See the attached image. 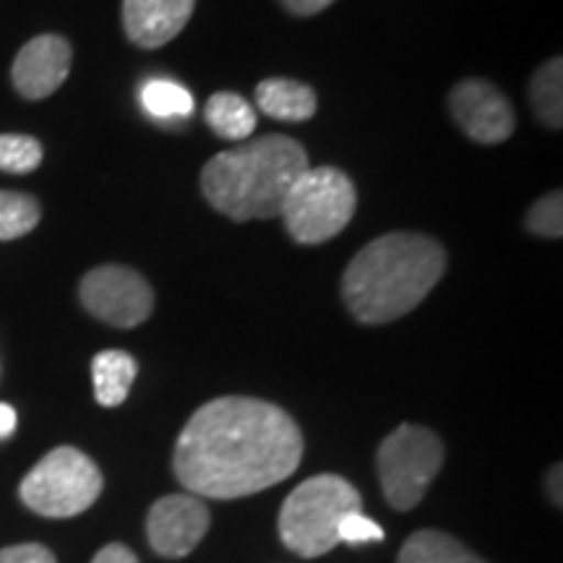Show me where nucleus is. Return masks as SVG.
I'll return each mask as SVG.
<instances>
[{
    "label": "nucleus",
    "instance_id": "26",
    "mask_svg": "<svg viewBox=\"0 0 563 563\" xmlns=\"http://www.w3.org/2000/svg\"><path fill=\"white\" fill-rule=\"evenodd\" d=\"M16 431V410L11 405H0V439Z\"/></svg>",
    "mask_w": 563,
    "mask_h": 563
},
{
    "label": "nucleus",
    "instance_id": "16",
    "mask_svg": "<svg viewBox=\"0 0 563 563\" xmlns=\"http://www.w3.org/2000/svg\"><path fill=\"white\" fill-rule=\"evenodd\" d=\"M203 121L220 139L243 141L256 131V110L235 91H217L207 100Z\"/></svg>",
    "mask_w": 563,
    "mask_h": 563
},
{
    "label": "nucleus",
    "instance_id": "18",
    "mask_svg": "<svg viewBox=\"0 0 563 563\" xmlns=\"http://www.w3.org/2000/svg\"><path fill=\"white\" fill-rule=\"evenodd\" d=\"M42 209L34 196L0 191V241H16L30 235L40 224Z\"/></svg>",
    "mask_w": 563,
    "mask_h": 563
},
{
    "label": "nucleus",
    "instance_id": "14",
    "mask_svg": "<svg viewBox=\"0 0 563 563\" xmlns=\"http://www.w3.org/2000/svg\"><path fill=\"white\" fill-rule=\"evenodd\" d=\"M139 363L125 350H102L91 361V384L95 397L102 407H118L125 402L133 382H136Z\"/></svg>",
    "mask_w": 563,
    "mask_h": 563
},
{
    "label": "nucleus",
    "instance_id": "25",
    "mask_svg": "<svg viewBox=\"0 0 563 563\" xmlns=\"http://www.w3.org/2000/svg\"><path fill=\"white\" fill-rule=\"evenodd\" d=\"M279 3L295 16H316V13L327 11L334 0H279Z\"/></svg>",
    "mask_w": 563,
    "mask_h": 563
},
{
    "label": "nucleus",
    "instance_id": "7",
    "mask_svg": "<svg viewBox=\"0 0 563 563\" xmlns=\"http://www.w3.org/2000/svg\"><path fill=\"white\" fill-rule=\"evenodd\" d=\"M443 441L422 426H399L378 446L376 467L391 509L410 511L422 501L443 467Z\"/></svg>",
    "mask_w": 563,
    "mask_h": 563
},
{
    "label": "nucleus",
    "instance_id": "4",
    "mask_svg": "<svg viewBox=\"0 0 563 563\" xmlns=\"http://www.w3.org/2000/svg\"><path fill=\"white\" fill-rule=\"evenodd\" d=\"M352 511H363L355 485L342 475H313L282 504L279 540L300 559H319L340 545V525Z\"/></svg>",
    "mask_w": 563,
    "mask_h": 563
},
{
    "label": "nucleus",
    "instance_id": "13",
    "mask_svg": "<svg viewBox=\"0 0 563 563\" xmlns=\"http://www.w3.org/2000/svg\"><path fill=\"white\" fill-rule=\"evenodd\" d=\"M256 104L264 115L285 123L311 121L319 110L316 91L292 79H264L256 87Z\"/></svg>",
    "mask_w": 563,
    "mask_h": 563
},
{
    "label": "nucleus",
    "instance_id": "22",
    "mask_svg": "<svg viewBox=\"0 0 563 563\" xmlns=\"http://www.w3.org/2000/svg\"><path fill=\"white\" fill-rule=\"evenodd\" d=\"M386 538L384 527L376 519L365 517L363 511H352L340 525V543L363 545V543H382Z\"/></svg>",
    "mask_w": 563,
    "mask_h": 563
},
{
    "label": "nucleus",
    "instance_id": "3",
    "mask_svg": "<svg viewBox=\"0 0 563 563\" xmlns=\"http://www.w3.org/2000/svg\"><path fill=\"white\" fill-rule=\"evenodd\" d=\"M308 167L302 144L269 133L214 154L201 170V191L232 222L272 220L279 217L287 191Z\"/></svg>",
    "mask_w": 563,
    "mask_h": 563
},
{
    "label": "nucleus",
    "instance_id": "15",
    "mask_svg": "<svg viewBox=\"0 0 563 563\" xmlns=\"http://www.w3.org/2000/svg\"><path fill=\"white\" fill-rule=\"evenodd\" d=\"M397 563H488L475 551L439 530H420L399 548Z\"/></svg>",
    "mask_w": 563,
    "mask_h": 563
},
{
    "label": "nucleus",
    "instance_id": "1",
    "mask_svg": "<svg viewBox=\"0 0 563 563\" xmlns=\"http://www.w3.org/2000/svg\"><path fill=\"white\" fill-rule=\"evenodd\" d=\"M302 460L292 415L256 397H220L199 407L175 441L173 473L199 498H249L287 481Z\"/></svg>",
    "mask_w": 563,
    "mask_h": 563
},
{
    "label": "nucleus",
    "instance_id": "5",
    "mask_svg": "<svg viewBox=\"0 0 563 563\" xmlns=\"http://www.w3.org/2000/svg\"><path fill=\"white\" fill-rule=\"evenodd\" d=\"M104 477L95 460L74 446L47 452L19 485L21 504L47 519L79 517L97 504Z\"/></svg>",
    "mask_w": 563,
    "mask_h": 563
},
{
    "label": "nucleus",
    "instance_id": "27",
    "mask_svg": "<svg viewBox=\"0 0 563 563\" xmlns=\"http://www.w3.org/2000/svg\"><path fill=\"white\" fill-rule=\"evenodd\" d=\"M548 485H551V496L555 498V506H561V464H555V470H551Z\"/></svg>",
    "mask_w": 563,
    "mask_h": 563
},
{
    "label": "nucleus",
    "instance_id": "24",
    "mask_svg": "<svg viewBox=\"0 0 563 563\" xmlns=\"http://www.w3.org/2000/svg\"><path fill=\"white\" fill-rule=\"evenodd\" d=\"M91 563H139V559L129 545L110 543V545H104L102 551L95 555V559H91Z\"/></svg>",
    "mask_w": 563,
    "mask_h": 563
},
{
    "label": "nucleus",
    "instance_id": "20",
    "mask_svg": "<svg viewBox=\"0 0 563 563\" xmlns=\"http://www.w3.org/2000/svg\"><path fill=\"white\" fill-rule=\"evenodd\" d=\"M42 165V144L21 133H0V170L26 175Z\"/></svg>",
    "mask_w": 563,
    "mask_h": 563
},
{
    "label": "nucleus",
    "instance_id": "8",
    "mask_svg": "<svg viewBox=\"0 0 563 563\" xmlns=\"http://www.w3.org/2000/svg\"><path fill=\"white\" fill-rule=\"evenodd\" d=\"M81 306L115 329H133L154 311V292L139 272L121 264L91 269L79 287Z\"/></svg>",
    "mask_w": 563,
    "mask_h": 563
},
{
    "label": "nucleus",
    "instance_id": "23",
    "mask_svg": "<svg viewBox=\"0 0 563 563\" xmlns=\"http://www.w3.org/2000/svg\"><path fill=\"white\" fill-rule=\"evenodd\" d=\"M0 563H58L55 553L42 543L9 545L0 551Z\"/></svg>",
    "mask_w": 563,
    "mask_h": 563
},
{
    "label": "nucleus",
    "instance_id": "2",
    "mask_svg": "<svg viewBox=\"0 0 563 563\" xmlns=\"http://www.w3.org/2000/svg\"><path fill=\"white\" fill-rule=\"evenodd\" d=\"M446 272V251L420 232H389L357 253L342 274V298L361 323L378 327L420 306Z\"/></svg>",
    "mask_w": 563,
    "mask_h": 563
},
{
    "label": "nucleus",
    "instance_id": "12",
    "mask_svg": "<svg viewBox=\"0 0 563 563\" xmlns=\"http://www.w3.org/2000/svg\"><path fill=\"white\" fill-rule=\"evenodd\" d=\"M194 9L196 0H123L125 37L146 51L167 45L186 30Z\"/></svg>",
    "mask_w": 563,
    "mask_h": 563
},
{
    "label": "nucleus",
    "instance_id": "21",
    "mask_svg": "<svg viewBox=\"0 0 563 563\" xmlns=\"http://www.w3.org/2000/svg\"><path fill=\"white\" fill-rule=\"evenodd\" d=\"M527 230L540 238H561L563 235V196L561 191L545 194L543 199L534 201L525 217Z\"/></svg>",
    "mask_w": 563,
    "mask_h": 563
},
{
    "label": "nucleus",
    "instance_id": "11",
    "mask_svg": "<svg viewBox=\"0 0 563 563\" xmlns=\"http://www.w3.org/2000/svg\"><path fill=\"white\" fill-rule=\"evenodd\" d=\"M70 45L60 34H40L21 47L11 66V84L24 100H45L70 74Z\"/></svg>",
    "mask_w": 563,
    "mask_h": 563
},
{
    "label": "nucleus",
    "instance_id": "19",
    "mask_svg": "<svg viewBox=\"0 0 563 563\" xmlns=\"http://www.w3.org/2000/svg\"><path fill=\"white\" fill-rule=\"evenodd\" d=\"M141 104L154 118H186L194 112V97L186 87L167 79H152L141 87Z\"/></svg>",
    "mask_w": 563,
    "mask_h": 563
},
{
    "label": "nucleus",
    "instance_id": "17",
    "mask_svg": "<svg viewBox=\"0 0 563 563\" xmlns=\"http://www.w3.org/2000/svg\"><path fill=\"white\" fill-rule=\"evenodd\" d=\"M530 104L540 123L559 131L563 125V60L551 58L532 74Z\"/></svg>",
    "mask_w": 563,
    "mask_h": 563
},
{
    "label": "nucleus",
    "instance_id": "9",
    "mask_svg": "<svg viewBox=\"0 0 563 563\" xmlns=\"http://www.w3.org/2000/svg\"><path fill=\"white\" fill-rule=\"evenodd\" d=\"M211 514L194 493H167L154 501L146 517L152 551L162 559H186L209 532Z\"/></svg>",
    "mask_w": 563,
    "mask_h": 563
},
{
    "label": "nucleus",
    "instance_id": "10",
    "mask_svg": "<svg viewBox=\"0 0 563 563\" xmlns=\"http://www.w3.org/2000/svg\"><path fill=\"white\" fill-rule=\"evenodd\" d=\"M449 108L464 136L477 144H504L514 133L517 118L501 89L483 79H464L449 95Z\"/></svg>",
    "mask_w": 563,
    "mask_h": 563
},
{
    "label": "nucleus",
    "instance_id": "6",
    "mask_svg": "<svg viewBox=\"0 0 563 563\" xmlns=\"http://www.w3.org/2000/svg\"><path fill=\"white\" fill-rule=\"evenodd\" d=\"M357 209L352 180L336 167H308L282 203V222L295 243L319 245L347 228Z\"/></svg>",
    "mask_w": 563,
    "mask_h": 563
}]
</instances>
